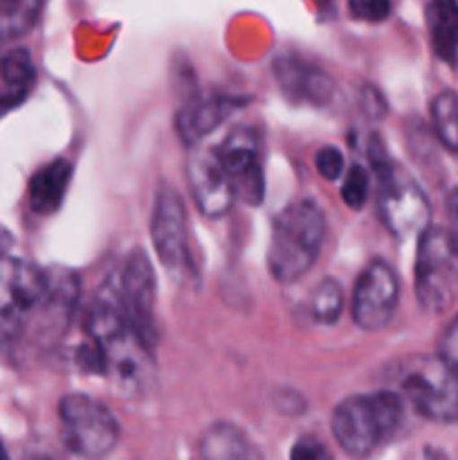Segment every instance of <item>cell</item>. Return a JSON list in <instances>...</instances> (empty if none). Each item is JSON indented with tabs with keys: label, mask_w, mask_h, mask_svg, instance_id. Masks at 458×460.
Listing matches in <instances>:
<instances>
[{
	"label": "cell",
	"mask_w": 458,
	"mask_h": 460,
	"mask_svg": "<svg viewBox=\"0 0 458 460\" xmlns=\"http://www.w3.org/2000/svg\"><path fill=\"white\" fill-rule=\"evenodd\" d=\"M326 236V216L314 200H296L274 220L268 250L269 274L295 283L313 270Z\"/></svg>",
	"instance_id": "cell-1"
},
{
	"label": "cell",
	"mask_w": 458,
	"mask_h": 460,
	"mask_svg": "<svg viewBox=\"0 0 458 460\" xmlns=\"http://www.w3.org/2000/svg\"><path fill=\"white\" fill-rule=\"evenodd\" d=\"M404 404L398 394L350 395L341 400L330 418V429L337 445L350 458H366L380 445L393 438L402 425Z\"/></svg>",
	"instance_id": "cell-2"
},
{
	"label": "cell",
	"mask_w": 458,
	"mask_h": 460,
	"mask_svg": "<svg viewBox=\"0 0 458 460\" xmlns=\"http://www.w3.org/2000/svg\"><path fill=\"white\" fill-rule=\"evenodd\" d=\"M400 391L422 418L434 422H458V364L445 358H418L402 362Z\"/></svg>",
	"instance_id": "cell-3"
},
{
	"label": "cell",
	"mask_w": 458,
	"mask_h": 460,
	"mask_svg": "<svg viewBox=\"0 0 458 460\" xmlns=\"http://www.w3.org/2000/svg\"><path fill=\"white\" fill-rule=\"evenodd\" d=\"M458 296V241L449 229L427 227L418 236L416 299L427 314H443Z\"/></svg>",
	"instance_id": "cell-4"
},
{
	"label": "cell",
	"mask_w": 458,
	"mask_h": 460,
	"mask_svg": "<svg viewBox=\"0 0 458 460\" xmlns=\"http://www.w3.org/2000/svg\"><path fill=\"white\" fill-rule=\"evenodd\" d=\"M49 277L45 270L0 254V340H16L40 313L48 296Z\"/></svg>",
	"instance_id": "cell-5"
},
{
	"label": "cell",
	"mask_w": 458,
	"mask_h": 460,
	"mask_svg": "<svg viewBox=\"0 0 458 460\" xmlns=\"http://www.w3.org/2000/svg\"><path fill=\"white\" fill-rule=\"evenodd\" d=\"M58 422L66 447L75 456L97 460L119 443V422L110 409L84 394H70L58 402Z\"/></svg>",
	"instance_id": "cell-6"
},
{
	"label": "cell",
	"mask_w": 458,
	"mask_h": 460,
	"mask_svg": "<svg viewBox=\"0 0 458 460\" xmlns=\"http://www.w3.org/2000/svg\"><path fill=\"white\" fill-rule=\"evenodd\" d=\"M115 290L130 326L148 346H155V272L142 250H133L115 274Z\"/></svg>",
	"instance_id": "cell-7"
},
{
	"label": "cell",
	"mask_w": 458,
	"mask_h": 460,
	"mask_svg": "<svg viewBox=\"0 0 458 460\" xmlns=\"http://www.w3.org/2000/svg\"><path fill=\"white\" fill-rule=\"evenodd\" d=\"M380 218L395 238L420 236L429 227V200L420 184L391 166L380 175Z\"/></svg>",
	"instance_id": "cell-8"
},
{
	"label": "cell",
	"mask_w": 458,
	"mask_h": 460,
	"mask_svg": "<svg viewBox=\"0 0 458 460\" xmlns=\"http://www.w3.org/2000/svg\"><path fill=\"white\" fill-rule=\"evenodd\" d=\"M400 301V281L386 261L373 259L359 274L350 301L355 326L366 332L382 331L393 319Z\"/></svg>",
	"instance_id": "cell-9"
},
{
	"label": "cell",
	"mask_w": 458,
	"mask_h": 460,
	"mask_svg": "<svg viewBox=\"0 0 458 460\" xmlns=\"http://www.w3.org/2000/svg\"><path fill=\"white\" fill-rule=\"evenodd\" d=\"M151 241L166 272L178 274L189 268L187 205L175 189L162 187L153 202Z\"/></svg>",
	"instance_id": "cell-10"
},
{
	"label": "cell",
	"mask_w": 458,
	"mask_h": 460,
	"mask_svg": "<svg viewBox=\"0 0 458 460\" xmlns=\"http://www.w3.org/2000/svg\"><path fill=\"white\" fill-rule=\"evenodd\" d=\"M214 153L232 180L236 200L259 205L265 191L259 135L251 128H236L214 148Z\"/></svg>",
	"instance_id": "cell-11"
},
{
	"label": "cell",
	"mask_w": 458,
	"mask_h": 460,
	"mask_svg": "<svg viewBox=\"0 0 458 460\" xmlns=\"http://www.w3.org/2000/svg\"><path fill=\"white\" fill-rule=\"evenodd\" d=\"M187 180L198 209L207 218H223L225 214H229L236 193L227 171L223 169L214 151L191 153L187 162Z\"/></svg>",
	"instance_id": "cell-12"
},
{
	"label": "cell",
	"mask_w": 458,
	"mask_h": 460,
	"mask_svg": "<svg viewBox=\"0 0 458 460\" xmlns=\"http://www.w3.org/2000/svg\"><path fill=\"white\" fill-rule=\"evenodd\" d=\"M274 76L290 102L326 106L335 94V81L330 75L295 54H283L274 61Z\"/></svg>",
	"instance_id": "cell-13"
},
{
	"label": "cell",
	"mask_w": 458,
	"mask_h": 460,
	"mask_svg": "<svg viewBox=\"0 0 458 460\" xmlns=\"http://www.w3.org/2000/svg\"><path fill=\"white\" fill-rule=\"evenodd\" d=\"M242 106H245V99L232 97V94L214 93L193 97L178 112L180 137L187 144H198Z\"/></svg>",
	"instance_id": "cell-14"
},
{
	"label": "cell",
	"mask_w": 458,
	"mask_h": 460,
	"mask_svg": "<svg viewBox=\"0 0 458 460\" xmlns=\"http://www.w3.org/2000/svg\"><path fill=\"white\" fill-rule=\"evenodd\" d=\"M70 178L72 164L66 157H58V160H52L45 166H40L31 175L30 189H27L31 211L39 216L57 214L58 207L63 205L67 187H70Z\"/></svg>",
	"instance_id": "cell-15"
},
{
	"label": "cell",
	"mask_w": 458,
	"mask_h": 460,
	"mask_svg": "<svg viewBox=\"0 0 458 460\" xmlns=\"http://www.w3.org/2000/svg\"><path fill=\"white\" fill-rule=\"evenodd\" d=\"M427 31L436 57L447 66L458 63V0H429Z\"/></svg>",
	"instance_id": "cell-16"
},
{
	"label": "cell",
	"mask_w": 458,
	"mask_h": 460,
	"mask_svg": "<svg viewBox=\"0 0 458 460\" xmlns=\"http://www.w3.org/2000/svg\"><path fill=\"white\" fill-rule=\"evenodd\" d=\"M36 81V67L30 52L13 48L0 57V108L16 106L27 97Z\"/></svg>",
	"instance_id": "cell-17"
},
{
	"label": "cell",
	"mask_w": 458,
	"mask_h": 460,
	"mask_svg": "<svg viewBox=\"0 0 458 460\" xmlns=\"http://www.w3.org/2000/svg\"><path fill=\"white\" fill-rule=\"evenodd\" d=\"M202 460H256L250 440L238 427L216 422L200 438Z\"/></svg>",
	"instance_id": "cell-18"
},
{
	"label": "cell",
	"mask_w": 458,
	"mask_h": 460,
	"mask_svg": "<svg viewBox=\"0 0 458 460\" xmlns=\"http://www.w3.org/2000/svg\"><path fill=\"white\" fill-rule=\"evenodd\" d=\"M45 0H0V40L25 36L39 21Z\"/></svg>",
	"instance_id": "cell-19"
},
{
	"label": "cell",
	"mask_w": 458,
	"mask_h": 460,
	"mask_svg": "<svg viewBox=\"0 0 458 460\" xmlns=\"http://www.w3.org/2000/svg\"><path fill=\"white\" fill-rule=\"evenodd\" d=\"M431 124L447 151L458 153V93L443 90L431 102Z\"/></svg>",
	"instance_id": "cell-20"
},
{
	"label": "cell",
	"mask_w": 458,
	"mask_h": 460,
	"mask_svg": "<svg viewBox=\"0 0 458 460\" xmlns=\"http://www.w3.org/2000/svg\"><path fill=\"white\" fill-rule=\"evenodd\" d=\"M310 314L321 326H332L339 322L344 310V290L335 279H323L310 295Z\"/></svg>",
	"instance_id": "cell-21"
},
{
	"label": "cell",
	"mask_w": 458,
	"mask_h": 460,
	"mask_svg": "<svg viewBox=\"0 0 458 460\" xmlns=\"http://www.w3.org/2000/svg\"><path fill=\"white\" fill-rule=\"evenodd\" d=\"M368 191H371V178L364 166L355 164L350 166L348 173L341 180V200L348 209L359 211L368 200Z\"/></svg>",
	"instance_id": "cell-22"
},
{
	"label": "cell",
	"mask_w": 458,
	"mask_h": 460,
	"mask_svg": "<svg viewBox=\"0 0 458 460\" xmlns=\"http://www.w3.org/2000/svg\"><path fill=\"white\" fill-rule=\"evenodd\" d=\"M348 9L357 21L380 22L391 13V0H348Z\"/></svg>",
	"instance_id": "cell-23"
},
{
	"label": "cell",
	"mask_w": 458,
	"mask_h": 460,
	"mask_svg": "<svg viewBox=\"0 0 458 460\" xmlns=\"http://www.w3.org/2000/svg\"><path fill=\"white\" fill-rule=\"evenodd\" d=\"M314 166L321 173V178L335 182V180H339L344 175V155H341L339 148L323 146L317 153V157H314Z\"/></svg>",
	"instance_id": "cell-24"
},
{
	"label": "cell",
	"mask_w": 458,
	"mask_h": 460,
	"mask_svg": "<svg viewBox=\"0 0 458 460\" xmlns=\"http://www.w3.org/2000/svg\"><path fill=\"white\" fill-rule=\"evenodd\" d=\"M290 460H332V456L326 449V445L319 443V440L301 438L296 440V445L292 447Z\"/></svg>",
	"instance_id": "cell-25"
},
{
	"label": "cell",
	"mask_w": 458,
	"mask_h": 460,
	"mask_svg": "<svg viewBox=\"0 0 458 460\" xmlns=\"http://www.w3.org/2000/svg\"><path fill=\"white\" fill-rule=\"evenodd\" d=\"M438 355L447 359V362L458 364V314L454 317V322L445 328L443 337H440Z\"/></svg>",
	"instance_id": "cell-26"
},
{
	"label": "cell",
	"mask_w": 458,
	"mask_h": 460,
	"mask_svg": "<svg viewBox=\"0 0 458 460\" xmlns=\"http://www.w3.org/2000/svg\"><path fill=\"white\" fill-rule=\"evenodd\" d=\"M447 214L449 223H452V229H449V232H452L458 241V187H454L452 191L447 193Z\"/></svg>",
	"instance_id": "cell-27"
},
{
	"label": "cell",
	"mask_w": 458,
	"mask_h": 460,
	"mask_svg": "<svg viewBox=\"0 0 458 460\" xmlns=\"http://www.w3.org/2000/svg\"><path fill=\"white\" fill-rule=\"evenodd\" d=\"M7 243H9V236L4 229H0V254H7Z\"/></svg>",
	"instance_id": "cell-28"
},
{
	"label": "cell",
	"mask_w": 458,
	"mask_h": 460,
	"mask_svg": "<svg viewBox=\"0 0 458 460\" xmlns=\"http://www.w3.org/2000/svg\"><path fill=\"white\" fill-rule=\"evenodd\" d=\"M425 460H447V456H445L443 452H434V449H429V452H427Z\"/></svg>",
	"instance_id": "cell-29"
},
{
	"label": "cell",
	"mask_w": 458,
	"mask_h": 460,
	"mask_svg": "<svg viewBox=\"0 0 458 460\" xmlns=\"http://www.w3.org/2000/svg\"><path fill=\"white\" fill-rule=\"evenodd\" d=\"M22 460H54V458L48 456V454H31V456H25Z\"/></svg>",
	"instance_id": "cell-30"
},
{
	"label": "cell",
	"mask_w": 458,
	"mask_h": 460,
	"mask_svg": "<svg viewBox=\"0 0 458 460\" xmlns=\"http://www.w3.org/2000/svg\"><path fill=\"white\" fill-rule=\"evenodd\" d=\"M0 460H9V454H7V449H4L3 440H0Z\"/></svg>",
	"instance_id": "cell-31"
}]
</instances>
